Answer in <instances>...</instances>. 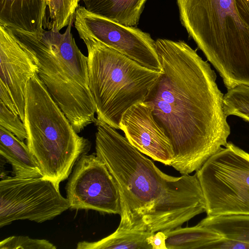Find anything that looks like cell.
Returning a JSON list of instances; mask_svg holds the SVG:
<instances>
[{
    "label": "cell",
    "instance_id": "obj_1",
    "mask_svg": "<svg viewBox=\"0 0 249 249\" xmlns=\"http://www.w3.org/2000/svg\"><path fill=\"white\" fill-rule=\"evenodd\" d=\"M156 44L162 71L144 102L171 143L170 166L189 175L228 143L224 95L210 64L186 43L159 38Z\"/></svg>",
    "mask_w": 249,
    "mask_h": 249
},
{
    "label": "cell",
    "instance_id": "obj_2",
    "mask_svg": "<svg viewBox=\"0 0 249 249\" xmlns=\"http://www.w3.org/2000/svg\"><path fill=\"white\" fill-rule=\"evenodd\" d=\"M94 124L95 154L106 165L120 194L121 220L117 230L169 231L206 212L196 173L168 175L116 129L98 120Z\"/></svg>",
    "mask_w": 249,
    "mask_h": 249
},
{
    "label": "cell",
    "instance_id": "obj_3",
    "mask_svg": "<svg viewBox=\"0 0 249 249\" xmlns=\"http://www.w3.org/2000/svg\"><path fill=\"white\" fill-rule=\"evenodd\" d=\"M74 20V18L63 34L50 29L37 37L11 31L36 53L39 61L38 76L79 133L95 123L96 109L89 87L88 57L81 52L71 33Z\"/></svg>",
    "mask_w": 249,
    "mask_h": 249
},
{
    "label": "cell",
    "instance_id": "obj_4",
    "mask_svg": "<svg viewBox=\"0 0 249 249\" xmlns=\"http://www.w3.org/2000/svg\"><path fill=\"white\" fill-rule=\"evenodd\" d=\"M183 26L228 89L249 86V29L234 0H177Z\"/></svg>",
    "mask_w": 249,
    "mask_h": 249
},
{
    "label": "cell",
    "instance_id": "obj_5",
    "mask_svg": "<svg viewBox=\"0 0 249 249\" xmlns=\"http://www.w3.org/2000/svg\"><path fill=\"white\" fill-rule=\"evenodd\" d=\"M25 95L27 145L42 178L59 188L80 157L89 151L90 142L75 132L38 74L28 82Z\"/></svg>",
    "mask_w": 249,
    "mask_h": 249
},
{
    "label": "cell",
    "instance_id": "obj_6",
    "mask_svg": "<svg viewBox=\"0 0 249 249\" xmlns=\"http://www.w3.org/2000/svg\"><path fill=\"white\" fill-rule=\"evenodd\" d=\"M81 38L88 50L89 87L96 119L120 129L123 114L144 101L161 72L149 69L95 39Z\"/></svg>",
    "mask_w": 249,
    "mask_h": 249
},
{
    "label": "cell",
    "instance_id": "obj_7",
    "mask_svg": "<svg viewBox=\"0 0 249 249\" xmlns=\"http://www.w3.org/2000/svg\"><path fill=\"white\" fill-rule=\"evenodd\" d=\"M196 171L207 215L249 214V153L228 142Z\"/></svg>",
    "mask_w": 249,
    "mask_h": 249
},
{
    "label": "cell",
    "instance_id": "obj_8",
    "mask_svg": "<svg viewBox=\"0 0 249 249\" xmlns=\"http://www.w3.org/2000/svg\"><path fill=\"white\" fill-rule=\"evenodd\" d=\"M69 208L68 199L49 179L15 176L0 180V228L18 220L42 223Z\"/></svg>",
    "mask_w": 249,
    "mask_h": 249
},
{
    "label": "cell",
    "instance_id": "obj_9",
    "mask_svg": "<svg viewBox=\"0 0 249 249\" xmlns=\"http://www.w3.org/2000/svg\"><path fill=\"white\" fill-rule=\"evenodd\" d=\"M74 26L80 38L95 39L149 69L161 72L156 41L149 34L94 14L80 4Z\"/></svg>",
    "mask_w": 249,
    "mask_h": 249
},
{
    "label": "cell",
    "instance_id": "obj_10",
    "mask_svg": "<svg viewBox=\"0 0 249 249\" xmlns=\"http://www.w3.org/2000/svg\"><path fill=\"white\" fill-rule=\"evenodd\" d=\"M66 187L70 209L120 215L118 186L106 165L96 154H85L80 157Z\"/></svg>",
    "mask_w": 249,
    "mask_h": 249
},
{
    "label": "cell",
    "instance_id": "obj_11",
    "mask_svg": "<svg viewBox=\"0 0 249 249\" xmlns=\"http://www.w3.org/2000/svg\"><path fill=\"white\" fill-rule=\"evenodd\" d=\"M0 88L9 93L24 123L26 87L29 80L38 74V58L31 47L0 25Z\"/></svg>",
    "mask_w": 249,
    "mask_h": 249
},
{
    "label": "cell",
    "instance_id": "obj_12",
    "mask_svg": "<svg viewBox=\"0 0 249 249\" xmlns=\"http://www.w3.org/2000/svg\"><path fill=\"white\" fill-rule=\"evenodd\" d=\"M120 127L128 141L141 153L171 165L173 158L171 143L155 121L148 103H138L128 109L123 115Z\"/></svg>",
    "mask_w": 249,
    "mask_h": 249
},
{
    "label": "cell",
    "instance_id": "obj_13",
    "mask_svg": "<svg viewBox=\"0 0 249 249\" xmlns=\"http://www.w3.org/2000/svg\"><path fill=\"white\" fill-rule=\"evenodd\" d=\"M47 6V0H0V25L40 36Z\"/></svg>",
    "mask_w": 249,
    "mask_h": 249
},
{
    "label": "cell",
    "instance_id": "obj_14",
    "mask_svg": "<svg viewBox=\"0 0 249 249\" xmlns=\"http://www.w3.org/2000/svg\"><path fill=\"white\" fill-rule=\"evenodd\" d=\"M0 154L11 165L15 176L42 177L41 171L27 145L1 126Z\"/></svg>",
    "mask_w": 249,
    "mask_h": 249
},
{
    "label": "cell",
    "instance_id": "obj_15",
    "mask_svg": "<svg viewBox=\"0 0 249 249\" xmlns=\"http://www.w3.org/2000/svg\"><path fill=\"white\" fill-rule=\"evenodd\" d=\"M89 12L118 23L137 27L147 0H83Z\"/></svg>",
    "mask_w": 249,
    "mask_h": 249
},
{
    "label": "cell",
    "instance_id": "obj_16",
    "mask_svg": "<svg viewBox=\"0 0 249 249\" xmlns=\"http://www.w3.org/2000/svg\"><path fill=\"white\" fill-rule=\"evenodd\" d=\"M163 232L167 249H206L210 244L222 238L216 231L198 224L191 227L179 226Z\"/></svg>",
    "mask_w": 249,
    "mask_h": 249
},
{
    "label": "cell",
    "instance_id": "obj_17",
    "mask_svg": "<svg viewBox=\"0 0 249 249\" xmlns=\"http://www.w3.org/2000/svg\"><path fill=\"white\" fill-rule=\"evenodd\" d=\"M223 238L249 245V214L207 215L198 223Z\"/></svg>",
    "mask_w": 249,
    "mask_h": 249
},
{
    "label": "cell",
    "instance_id": "obj_18",
    "mask_svg": "<svg viewBox=\"0 0 249 249\" xmlns=\"http://www.w3.org/2000/svg\"><path fill=\"white\" fill-rule=\"evenodd\" d=\"M146 231L116 230L108 236L95 242L81 241L77 249H152Z\"/></svg>",
    "mask_w": 249,
    "mask_h": 249
},
{
    "label": "cell",
    "instance_id": "obj_19",
    "mask_svg": "<svg viewBox=\"0 0 249 249\" xmlns=\"http://www.w3.org/2000/svg\"><path fill=\"white\" fill-rule=\"evenodd\" d=\"M223 108L227 116H237L249 122V86L241 85L228 89Z\"/></svg>",
    "mask_w": 249,
    "mask_h": 249
},
{
    "label": "cell",
    "instance_id": "obj_20",
    "mask_svg": "<svg viewBox=\"0 0 249 249\" xmlns=\"http://www.w3.org/2000/svg\"><path fill=\"white\" fill-rule=\"evenodd\" d=\"M80 0H47L51 18L50 29L60 31L68 26Z\"/></svg>",
    "mask_w": 249,
    "mask_h": 249
},
{
    "label": "cell",
    "instance_id": "obj_21",
    "mask_svg": "<svg viewBox=\"0 0 249 249\" xmlns=\"http://www.w3.org/2000/svg\"><path fill=\"white\" fill-rule=\"evenodd\" d=\"M56 247L45 239L28 236H12L0 242V249H55Z\"/></svg>",
    "mask_w": 249,
    "mask_h": 249
},
{
    "label": "cell",
    "instance_id": "obj_22",
    "mask_svg": "<svg viewBox=\"0 0 249 249\" xmlns=\"http://www.w3.org/2000/svg\"><path fill=\"white\" fill-rule=\"evenodd\" d=\"M0 126L13 134L21 141L26 140L27 132L24 123L0 101Z\"/></svg>",
    "mask_w": 249,
    "mask_h": 249
},
{
    "label": "cell",
    "instance_id": "obj_23",
    "mask_svg": "<svg viewBox=\"0 0 249 249\" xmlns=\"http://www.w3.org/2000/svg\"><path fill=\"white\" fill-rule=\"evenodd\" d=\"M234 2L239 16L249 29V0H234Z\"/></svg>",
    "mask_w": 249,
    "mask_h": 249
},
{
    "label": "cell",
    "instance_id": "obj_24",
    "mask_svg": "<svg viewBox=\"0 0 249 249\" xmlns=\"http://www.w3.org/2000/svg\"><path fill=\"white\" fill-rule=\"evenodd\" d=\"M148 243L152 249H167L166 247V235L162 231L152 233L147 239Z\"/></svg>",
    "mask_w": 249,
    "mask_h": 249
},
{
    "label": "cell",
    "instance_id": "obj_25",
    "mask_svg": "<svg viewBox=\"0 0 249 249\" xmlns=\"http://www.w3.org/2000/svg\"></svg>",
    "mask_w": 249,
    "mask_h": 249
}]
</instances>
